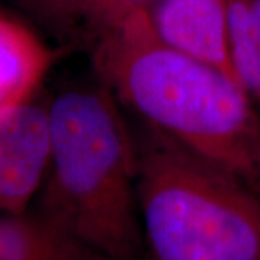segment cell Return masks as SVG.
Masks as SVG:
<instances>
[{"label": "cell", "instance_id": "2", "mask_svg": "<svg viewBox=\"0 0 260 260\" xmlns=\"http://www.w3.org/2000/svg\"><path fill=\"white\" fill-rule=\"evenodd\" d=\"M49 169L38 211L107 260L145 247L138 146L107 88H75L48 107Z\"/></svg>", "mask_w": 260, "mask_h": 260}, {"label": "cell", "instance_id": "4", "mask_svg": "<svg viewBox=\"0 0 260 260\" xmlns=\"http://www.w3.org/2000/svg\"><path fill=\"white\" fill-rule=\"evenodd\" d=\"M48 107L25 103L0 112V214L28 211L49 169Z\"/></svg>", "mask_w": 260, "mask_h": 260}, {"label": "cell", "instance_id": "7", "mask_svg": "<svg viewBox=\"0 0 260 260\" xmlns=\"http://www.w3.org/2000/svg\"><path fill=\"white\" fill-rule=\"evenodd\" d=\"M52 54L28 28L0 15V112L30 102Z\"/></svg>", "mask_w": 260, "mask_h": 260}, {"label": "cell", "instance_id": "1", "mask_svg": "<svg viewBox=\"0 0 260 260\" xmlns=\"http://www.w3.org/2000/svg\"><path fill=\"white\" fill-rule=\"evenodd\" d=\"M93 61L106 88L150 129L251 185L260 162L251 97L223 71L162 42L149 9L103 32Z\"/></svg>", "mask_w": 260, "mask_h": 260}, {"label": "cell", "instance_id": "8", "mask_svg": "<svg viewBox=\"0 0 260 260\" xmlns=\"http://www.w3.org/2000/svg\"><path fill=\"white\" fill-rule=\"evenodd\" d=\"M229 34L237 80L260 100V0H229Z\"/></svg>", "mask_w": 260, "mask_h": 260}, {"label": "cell", "instance_id": "9", "mask_svg": "<svg viewBox=\"0 0 260 260\" xmlns=\"http://www.w3.org/2000/svg\"><path fill=\"white\" fill-rule=\"evenodd\" d=\"M149 0H83L100 34L119 28L133 15L148 9Z\"/></svg>", "mask_w": 260, "mask_h": 260}, {"label": "cell", "instance_id": "6", "mask_svg": "<svg viewBox=\"0 0 260 260\" xmlns=\"http://www.w3.org/2000/svg\"><path fill=\"white\" fill-rule=\"evenodd\" d=\"M0 260H107L45 214H0Z\"/></svg>", "mask_w": 260, "mask_h": 260}, {"label": "cell", "instance_id": "3", "mask_svg": "<svg viewBox=\"0 0 260 260\" xmlns=\"http://www.w3.org/2000/svg\"><path fill=\"white\" fill-rule=\"evenodd\" d=\"M138 203L150 260H260V198L246 181L149 127Z\"/></svg>", "mask_w": 260, "mask_h": 260}, {"label": "cell", "instance_id": "5", "mask_svg": "<svg viewBox=\"0 0 260 260\" xmlns=\"http://www.w3.org/2000/svg\"><path fill=\"white\" fill-rule=\"evenodd\" d=\"M149 19L162 42L239 83L230 55L229 0H159Z\"/></svg>", "mask_w": 260, "mask_h": 260}, {"label": "cell", "instance_id": "10", "mask_svg": "<svg viewBox=\"0 0 260 260\" xmlns=\"http://www.w3.org/2000/svg\"><path fill=\"white\" fill-rule=\"evenodd\" d=\"M251 188H253V191L257 194V197L260 198V162H259V168H257V172H256V177L253 179V182H251Z\"/></svg>", "mask_w": 260, "mask_h": 260}]
</instances>
